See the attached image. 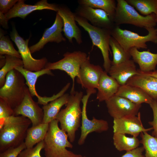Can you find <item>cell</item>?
I'll return each mask as SVG.
<instances>
[{
    "mask_svg": "<svg viewBox=\"0 0 157 157\" xmlns=\"http://www.w3.org/2000/svg\"><path fill=\"white\" fill-rule=\"evenodd\" d=\"M0 55H8L22 58L19 52L14 48L8 37L0 33Z\"/></svg>",
    "mask_w": 157,
    "mask_h": 157,
    "instance_id": "33",
    "label": "cell"
},
{
    "mask_svg": "<svg viewBox=\"0 0 157 157\" xmlns=\"http://www.w3.org/2000/svg\"><path fill=\"white\" fill-rule=\"evenodd\" d=\"M144 16L154 13L157 17V5L156 0H126Z\"/></svg>",
    "mask_w": 157,
    "mask_h": 157,
    "instance_id": "29",
    "label": "cell"
},
{
    "mask_svg": "<svg viewBox=\"0 0 157 157\" xmlns=\"http://www.w3.org/2000/svg\"><path fill=\"white\" fill-rule=\"evenodd\" d=\"M13 110V116L21 115L28 118L31 121L33 126L42 123L43 110L39 106L38 102L33 100L28 87L22 101Z\"/></svg>",
    "mask_w": 157,
    "mask_h": 157,
    "instance_id": "11",
    "label": "cell"
},
{
    "mask_svg": "<svg viewBox=\"0 0 157 157\" xmlns=\"http://www.w3.org/2000/svg\"><path fill=\"white\" fill-rule=\"evenodd\" d=\"M18 0H0V12L5 14L7 13L18 1Z\"/></svg>",
    "mask_w": 157,
    "mask_h": 157,
    "instance_id": "38",
    "label": "cell"
},
{
    "mask_svg": "<svg viewBox=\"0 0 157 157\" xmlns=\"http://www.w3.org/2000/svg\"><path fill=\"white\" fill-rule=\"evenodd\" d=\"M55 119L49 123L48 130L43 140L45 157H83L68 150L73 145L68 140L66 132L60 128Z\"/></svg>",
    "mask_w": 157,
    "mask_h": 157,
    "instance_id": "1",
    "label": "cell"
},
{
    "mask_svg": "<svg viewBox=\"0 0 157 157\" xmlns=\"http://www.w3.org/2000/svg\"><path fill=\"white\" fill-rule=\"evenodd\" d=\"M115 95L125 98L137 104H150L154 100L141 89L126 84L120 85Z\"/></svg>",
    "mask_w": 157,
    "mask_h": 157,
    "instance_id": "24",
    "label": "cell"
},
{
    "mask_svg": "<svg viewBox=\"0 0 157 157\" xmlns=\"http://www.w3.org/2000/svg\"><path fill=\"white\" fill-rule=\"evenodd\" d=\"M75 15L76 22L88 33L92 46H96L101 51L104 60V67L108 73L112 61L109 57V53H111L109 45L111 30L93 26L86 19Z\"/></svg>",
    "mask_w": 157,
    "mask_h": 157,
    "instance_id": "5",
    "label": "cell"
},
{
    "mask_svg": "<svg viewBox=\"0 0 157 157\" xmlns=\"http://www.w3.org/2000/svg\"><path fill=\"white\" fill-rule=\"evenodd\" d=\"M49 126V124L42 123L28 129L24 141L26 148H32L43 141Z\"/></svg>",
    "mask_w": 157,
    "mask_h": 157,
    "instance_id": "26",
    "label": "cell"
},
{
    "mask_svg": "<svg viewBox=\"0 0 157 157\" xmlns=\"http://www.w3.org/2000/svg\"><path fill=\"white\" fill-rule=\"evenodd\" d=\"M83 96L81 91L70 92L66 107L60 111L56 118L71 142H74L76 132L80 126L82 115L80 103Z\"/></svg>",
    "mask_w": 157,
    "mask_h": 157,
    "instance_id": "2",
    "label": "cell"
},
{
    "mask_svg": "<svg viewBox=\"0 0 157 157\" xmlns=\"http://www.w3.org/2000/svg\"><path fill=\"white\" fill-rule=\"evenodd\" d=\"M105 71L102 73L98 83L97 99L99 102L105 101L115 94L120 85Z\"/></svg>",
    "mask_w": 157,
    "mask_h": 157,
    "instance_id": "23",
    "label": "cell"
},
{
    "mask_svg": "<svg viewBox=\"0 0 157 157\" xmlns=\"http://www.w3.org/2000/svg\"><path fill=\"white\" fill-rule=\"evenodd\" d=\"M8 21L5 14L0 12V25L6 29H7L8 28Z\"/></svg>",
    "mask_w": 157,
    "mask_h": 157,
    "instance_id": "40",
    "label": "cell"
},
{
    "mask_svg": "<svg viewBox=\"0 0 157 157\" xmlns=\"http://www.w3.org/2000/svg\"><path fill=\"white\" fill-rule=\"evenodd\" d=\"M24 0H19L7 13L5 14L7 19L16 17L24 19L33 11L43 9H48L57 12L59 6L54 3H50L47 0H42L34 5L26 4Z\"/></svg>",
    "mask_w": 157,
    "mask_h": 157,
    "instance_id": "18",
    "label": "cell"
},
{
    "mask_svg": "<svg viewBox=\"0 0 157 157\" xmlns=\"http://www.w3.org/2000/svg\"><path fill=\"white\" fill-rule=\"evenodd\" d=\"M44 147L43 141L38 143L34 147L24 149L20 152L17 157H42L40 152Z\"/></svg>",
    "mask_w": 157,
    "mask_h": 157,
    "instance_id": "35",
    "label": "cell"
},
{
    "mask_svg": "<svg viewBox=\"0 0 157 157\" xmlns=\"http://www.w3.org/2000/svg\"><path fill=\"white\" fill-rule=\"evenodd\" d=\"M77 2L79 5L88 6L104 11L108 13L110 18L113 21L117 4L116 1L115 0H78Z\"/></svg>",
    "mask_w": 157,
    "mask_h": 157,
    "instance_id": "27",
    "label": "cell"
},
{
    "mask_svg": "<svg viewBox=\"0 0 157 157\" xmlns=\"http://www.w3.org/2000/svg\"><path fill=\"white\" fill-rule=\"evenodd\" d=\"M156 3L157 5V0H156Z\"/></svg>",
    "mask_w": 157,
    "mask_h": 157,
    "instance_id": "42",
    "label": "cell"
},
{
    "mask_svg": "<svg viewBox=\"0 0 157 157\" xmlns=\"http://www.w3.org/2000/svg\"><path fill=\"white\" fill-rule=\"evenodd\" d=\"M148 74L153 76L157 78V70L147 72H144Z\"/></svg>",
    "mask_w": 157,
    "mask_h": 157,
    "instance_id": "41",
    "label": "cell"
},
{
    "mask_svg": "<svg viewBox=\"0 0 157 157\" xmlns=\"http://www.w3.org/2000/svg\"><path fill=\"white\" fill-rule=\"evenodd\" d=\"M149 105L152 110L153 119L149 122V124L152 126L153 130L152 136L157 138V100H154Z\"/></svg>",
    "mask_w": 157,
    "mask_h": 157,
    "instance_id": "37",
    "label": "cell"
},
{
    "mask_svg": "<svg viewBox=\"0 0 157 157\" xmlns=\"http://www.w3.org/2000/svg\"><path fill=\"white\" fill-rule=\"evenodd\" d=\"M23 75L15 69L6 75L4 85L0 89V98L8 103L14 109L22 101L27 86Z\"/></svg>",
    "mask_w": 157,
    "mask_h": 157,
    "instance_id": "7",
    "label": "cell"
},
{
    "mask_svg": "<svg viewBox=\"0 0 157 157\" xmlns=\"http://www.w3.org/2000/svg\"><path fill=\"white\" fill-rule=\"evenodd\" d=\"M108 73L120 85L126 84L129 79L139 74L135 62L130 59L116 65H111Z\"/></svg>",
    "mask_w": 157,
    "mask_h": 157,
    "instance_id": "21",
    "label": "cell"
},
{
    "mask_svg": "<svg viewBox=\"0 0 157 157\" xmlns=\"http://www.w3.org/2000/svg\"><path fill=\"white\" fill-rule=\"evenodd\" d=\"M148 34L145 36L140 35L131 31L120 28L115 25L111 30V36L115 39L126 52H129L133 47L138 49H147L146 43L151 42L157 43V28L155 27L147 28Z\"/></svg>",
    "mask_w": 157,
    "mask_h": 157,
    "instance_id": "6",
    "label": "cell"
},
{
    "mask_svg": "<svg viewBox=\"0 0 157 157\" xmlns=\"http://www.w3.org/2000/svg\"><path fill=\"white\" fill-rule=\"evenodd\" d=\"M144 151L143 146L138 147L133 150L126 151V152L121 157H145L143 154Z\"/></svg>",
    "mask_w": 157,
    "mask_h": 157,
    "instance_id": "39",
    "label": "cell"
},
{
    "mask_svg": "<svg viewBox=\"0 0 157 157\" xmlns=\"http://www.w3.org/2000/svg\"><path fill=\"white\" fill-rule=\"evenodd\" d=\"M69 95H63L51 101L49 104L43 106L42 108L44 112L42 123L49 124L56 117L62 107L66 105L68 102Z\"/></svg>",
    "mask_w": 157,
    "mask_h": 157,
    "instance_id": "25",
    "label": "cell"
},
{
    "mask_svg": "<svg viewBox=\"0 0 157 157\" xmlns=\"http://www.w3.org/2000/svg\"><path fill=\"white\" fill-rule=\"evenodd\" d=\"M14 110L6 102L0 98V128L3 125L6 120L9 117L13 116Z\"/></svg>",
    "mask_w": 157,
    "mask_h": 157,
    "instance_id": "34",
    "label": "cell"
},
{
    "mask_svg": "<svg viewBox=\"0 0 157 157\" xmlns=\"http://www.w3.org/2000/svg\"><path fill=\"white\" fill-rule=\"evenodd\" d=\"M96 90H87L86 94L83 96L81 101L82 109L81 133L78 141V144L82 145L84 143L88 135L95 132L100 133L107 131L109 129L108 122L105 120L96 119L93 117L92 120L89 119L87 115L86 108L88 101L91 95L95 93Z\"/></svg>",
    "mask_w": 157,
    "mask_h": 157,
    "instance_id": "9",
    "label": "cell"
},
{
    "mask_svg": "<svg viewBox=\"0 0 157 157\" xmlns=\"http://www.w3.org/2000/svg\"><path fill=\"white\" fill-rule=\"evenodd\" d=\"M61 59L54 63L48 62L45 68L50 70L59 69L65 72L71 78L72 85L70 92L74 90V81L79 76L81 66L88 57L85 52L80 51L67 52Z\"/></svg>",
    "mask_w": 157,
    "mask_h": 157,
    "instance_id": "8",
    "label": "cell"
},
{
    "mask_svg": "<svg viewBox=\"0 0 157 157\" xmlns=\"http://www.w3.org/2000/svg\"><path fill=\"white\" fill-rule=\"evenodd\" d=\"M63 26V20L57 13L55 21L51 26L45 30L38 42L29 47L31 53L39 51L49 42L58 43L65 41L66 40L62 33Z\"/></svg>",
    "mask_w": 157,
    "mask_h": 157,
    "instance_id": "17",
    "label": "cell"
},
{
    "mask_svg": "<svg viewBox=\"0 0 157 157\" xmlns=\"http://www.w3.org/2000/svg\"><path fill=\"white\" fill-rule=\"evenodd\" d=\"M140 113L137 115H131L118 119H114L113 133L128 134L137 137L142 132L153 130L152 127L145 129L143 126Z\"/></svg>",
    "mask_w": 157,
    "mask_h": 157,
    "instance_id": "14",
    "label": "cell"
},
{
    "mask_svg": "<svg viewBox=\"0 0 157 157\" xmlns=\"http://www.w3.org/2000/svg\"><path fill=\"white\" fill-rule=\"evenodd\" d=\"M15 69L18 71L24 76L26 80V84L31 96L32 97L35 96L37 97L38 103L39 104L44 105L51 101V97H42L39 96L37 93L35 88V84L39 77L45 74L53 75L51 70L44 68L39 71L32 72L24 69L23 66L17 67Z\"/></svg>",
    "mask_w": 157,
    "mask_h": 157,
    "instance_id": "19",
    "label": "cell"
},
{
    "mask_svg": "<svg viewBox=\"0 0 157 157\" xmlns=\"http://www.w3.org/2000/svg\"><path fill=\"white\" fill-rule=\"evenodd\" d=\"M6 63L0 70V87H2L6 81L7 74L17 67L24 66L22 60L20 58L10 55H5Z\"/></svg>",
    "mask_w": 157,
    "mask_h": 157,
    "instance_id": "32",
    "label": "cell"
},
{
    "mask_svg": "<svg viewBox=\"0 0 157 157\" xmlns=\"http://www.w3.org/2000/svg\"><path fill=\"white\" fill-rule=\"evenodd\" d=\"M10 35L11 39L18 48L24 69L31 71L37 72L45 68L48 63L47 59L45 57L37 59L32 56L28 45L29 39L24 40L19 35L15 27L14 26L12 27Z\"/></svg>",
    "mask_w": 157,
    "mask_h": 157,
    "instance_id": "10",
    "label": "cell"
},
{
    "mask_svg": "<svg viewBox=\"0 0 157 157\" xmlns=\"http://www.w3.org/2000/svg\"><path fill=\"white\" fill-rule=\"evenodd\" d=\"M26 147L24 142L16 147L9 148L0 153V157H17L20 152Z\"/></svg>",
    "mask_w": 157,
    "mask_h": 157,
    "instance_id": "36",
    "label": "cell"
},
{
    "mask_svg": "<svg viewBox=\"0 0 157 157\" xmlns=\"http://www.w3.org/2000/svg\"><path fill=\"white\" fill-rule=\"evenodd\" d=\"M140 134V142L144 148L145 157H157V138L150 135L147 131Z\"/></svg>",
    "mask_w": 157,
    "mask_h": 157,
    "instance_id": "31",
    "label": "cell"
},
{
    "mask_svg": "<svg viewBox=\"0 0 157 157\" xmlns=\"http://www.w3.org/2000/svg\"><path fill=\"white\" fill-rule=\"evenodd\" d=\"M57 13L63 20V31L69 42L72 43V40L74 38L78 44H81V32L76 24L75 13L65 6H59Z\"/></svg>",
    "mask_w": 157,
    "mask_h": 157,
    "instance_id": "16",
    "label": "cell"
},
{
    "mask_svg": "<svg viewBox=\"0 0 157 157\" xmlns=\"http://www.w3.org/2000/svg\"><path fill=\"white\" fill-rule=\"evenodd\" d=\"M113 140L115 148L119 151L133 150L138 147L140 143L137 137H129L120 133H113Z\"/></svg>",
    "mask_w": 157,
    "mask_h": 157,
    "instance_id": "28",
    "label": "cell"
},
{
    "mask_svg": "<svg viewBox=\"0 0 157 157\" xmlns=\"http://www.w3.org/2000/svg\"><path fill=\"white\" fill-rule=\"evenodd\" d=\"M108 112L113 119L137 115L141 104H134L128 99L115 94L105 101Z\"/></svg>",
    "mask_w": 157,
    "mask_h": 157,
    "instance_id": "12",
    "label": "cell"
},
{
    "mask_svg": "<svg viewBox=\"0 0 157 157\" xmlns=\"http://www.w3.org/2000/svg\"><path fill=\"white\" fill-rule=\"evenodd\" d=\"M129 52L134 62L139 65L140 71L147 72L155 70L157 53H153L149 50L140 51L135 47L131 48Z\"/></svg>",
    "mask_w": 157,
    "mask_h": 157,
    "instance_id": "22",
    "label": "cell"
},
{
    "mask_svg": "<svg viewBox=\"0 0 157 157\" xmlns=\"http://www.w3.org/2000/svg\"><path fill=\"white\" fill-rule=\"evenodd\" d=\"M83 157H86L85 156H83Z\"/></svg>",
    "mask_w": 157,
    "mask_h": 157,
    "instance_id": "43",
    "label": "cell"
},
{
    "mask_svg": "<svg viewBox=\"0 0 157 157\" xmlns=\"http://www.w3.org/2000/svg\"><path fill=\"white\" fill-rule=\"evenodd\" d=\"M103 71L100 66L91 63L88 57L81 66L77 82L86 90L97 88Z\"/></svg>",
    "mask_w": 157,
    "mask_h": 157,
    "instance_id": "15",
    "label": "cell"
},
{
    "mask_svg": "<svg viewBox=\"0 0 157 157\" xmlns=\"http://www.w3.org/2000/svg\"><path fill=\"white\" fill-rule=\"evenodd\" d=\"M138 70L139 74L130 78L126 84L141 89L153 99L157 100V78Z\"/></svg>",
    "mask_w": 157,
    "mask_h": 157,
    "instance_id": "20",
    "label": "cell"
},
{
    "mask_svg": "<svg viewBox=\"0 0 157 157\" xmlns=\"http://www.w3.org/2000/svg\"><path fill=\"white\" fill-rule=\"evenodd\" d=\"M31 121L22 116H12L0 128V152L16 147L24 142Z\"/></svg>",
    "mask_w": 157,
    "mask_h": 157,
    "instance_id": "3",
    "label": "cell"
},
{
    "mask_svg": "<svg viewBox=\"0 0 157 157\" xmlns=\"http://www.w3.org/2000/svg\"><path fill=\"white\" fill-rule=\"evenodd\" d=\"M109 45L113 56L111 65H118L130 59L131 56L129 52L126 51L119 42L112 36L110 40Z\"/></svg>",
    "mask_w": 157,
    "mask_h": 157,
    "instance_id": "30",
    "label": "cell"
},
{
    "mask_svg": "<svg viewBox=\"0 0 157 157\" xmlns=\"http://www.w3.org/2000/svg\"><path fill=\"white\" fill-rule=\"evenodd\" d=\"M116 2L113 20L115 25L128 24L145 29L156 25L157 17L154 13L144 16L140 15L126 0H117Z\"/></svg>",
    "mask_w": 157,
    "mask_h": 157,
    "instance_id": "4",
    "label": "cell"
},
{
    "mask_svg": "<svg viewBox=\"0 0 157 157\" xmlns=\"http://www.w3.org/2000/svg\"><path fill=\"white\" fill-rule=\"evenodd\" d=\"M74 13L76 15L90 22L92 26L97 27L111 30L115 26L108 13L100 9L79 5Z\"/></svg>",
    "mask_w": 157,
    "mask_h": 157,
    "instance_id": "13",
    "label": "cell"
}]
</instances>
